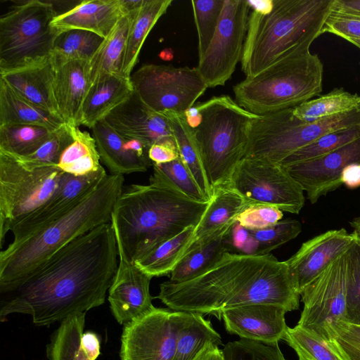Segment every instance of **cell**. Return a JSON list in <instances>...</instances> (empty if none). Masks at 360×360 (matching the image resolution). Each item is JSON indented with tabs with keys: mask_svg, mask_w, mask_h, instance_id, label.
I'll list each match as a JSON object with an SVG mask.
<instances>
[{
	"mask_svg": "<svg viewBox=\"0 0 360 360\" xmlns=\"http://www.w3.org/2000/svg\"><path fill=\"white\" fill-rule=\"evenodd\" d=\"M74 141L62 153L58 167L74 176H84L98 171L102 166L94 137L79 127H74Z\"/></svg>",
	"mask_w": 360,
	"mask_h": 360,
	"instance_id": "cell-34",
	"label": "cell"
},
{
	"mask_svg": "<svg viewBox=\"0 0 360 360\" xmlns=\"http://www.w3.org/2000/svg\"><path fill=\"white\" fill-rule=\"evenodd\" d=\"M148 157L152 163L160 165L172 162L179 158V155L176 143L168 141L151 146Z\"/></svg>",
	"mask_w": 360,
	"mask_h": 360,
	"instance_id": "cell-52",
	"label": "cell"
},
{
	"mask_svg": "<svg viewBox=\"0 0 360 360\" xmlns=\"http://www.w3.org/2000/svg\"><path fill=\"white\" fill-rule=\"evenodd\" d=\"M104 38L83 30H70L58 34L51 56L56 61L90 60Z\"/></svg>",
	"mask_w": 360,
	"mask_h": 360,
	"instance_id": "cell-39",
	"label": "cell"
},
{
	"mask_svg": "<svg viewBox=\"0 0 360 360\" xmlns=\"http://www.w3.org/2000/svg\"><path fill=\"white\" fill-rule=\"evenodd\" d=\"M282 306L258 303L242 305L221 313L226 330L240 338L259 341L269 345L283 340L288 326Z\"/></svg>",
	"mask_w": 360,
	"mask_h": 360,
	"instance_id": "cell-21",
	"label": "cell"
},
{
	"mask_svg": "<svg viewBox=\"0 0 360 360\" xmlns=\"http://www.w3.org/2000/svg\"><path fill=\"white\" fill-rule=\"evenodd\" d=\"M222 352L224 360H287L278 343L269 345L244 338L228 342Z\"/></svg>",
	"mask_w": 360,
	"mask_h": 360,
	"instance_id": "cell-46",
	"label": "cell"
},
{
	"mask_svg": "<svg viewBox=\"0 0 360 360\" xmlns=\"http://www.w3.org/2000/svg\"><path fill=\"white\" fill-rule=\"evenodd\" d=\"M201 120L195 128L196 141L210 185H228L245 157L249 135L257 115L229 96H214L197 104Z\"/></svg>",
	"mask_w": 360,
	"mask_h": 360,
	"instance_id": "cell-7",
	"label": "cell"
},
{
	"mask_svg": "<svg viewBox=\"0 0 360 360\" xmlns=\"http://www.w3.org/2000/svg\"><path fill=\"white\" fill-rule=\"evenodd\" d=\"M228 185L250 205H267L298 214L304 204L302 188L286 169L262 158H243Z\"/></svg>",
	"mask_w": 360,
	"mask_h": 360,
	"instance_id": "cell-12",
	"label": "cell"
},
{
	"mask_svg": "<svg viewBox=\"0 0 360 360\" xmlns=\"http://www.w3.org/2000/svg\"><path fill=\"white\" fill-rule=\"evenodd\" d=\"M101 160L111 174L122 175L146 172L153 165L148 157L141 156L124 137L102 120L91 129Z\"/></svg>",
	"mask_w": 360,
	"mask_h": 360,
	"instance_id": "cell-25",
	"label": "cell"
},
{
	"mask_svg": "<svg viewBox=\"0 0 360 360\" xmlns=\"http://www.w3.org/2000/svg\"><path fill=\"white\" fill-rule=\"evenodd\" d=\"M340 180L349 189L360 187V165L351 164L347 166L341 174Z\"/></svg>",
	"mask_w": 360,
	"mask_h": 360,
	"instance_id": "cell-54",
	"label": "cell"
},
{
	"mask_svg": "<svg viewBox=\"0 0 360 360\" xmlns=\"http://www.w3.org/2000/svg\"><path fill=\"white\" fill-rule=\"evenodd\" d=\"M323 75L317 54L292 55L236 84L233 88L235 101L257 115L292 108L320 95Z\"/></svg>",
	"mask_w": 360,
	"mask_h": 360,
	"instance_id": "cell-6",
	"label": "cell"
},
{
	"mask_svg": "<svg viewBox=\"0 0 360 360\" xmlns=\"http://www.w3.org/2000/svg\"><path fill=\"white\" fill-rule=\"evenodd\" d=\"M185 115L188 124L193 128H196L199 124L201 120V115L199 111L197 105H194L189 109H188L185 112Z\"/></svg>",
	"mask_w": 360,
	"mask_h": 360,
	"instance_id": "cell-57",
	"label": "cell"
},
{
	"mask_svg": "<svg viewBox=\"0 0 360 360\" xmlns=\"http://www.w3.org/2000/svg\"><path fill=\"white\" fill-rule=\"evenodd\" d=\"M330 11L360 16V0H333Z\"/></svg>",
	"mask_w": 360,
	"mask_h": 360,
	"instance_id": "cell-55",
	"label": "cell"
},
{
	"mask_svg": "<svg viewBox=\"0 0 360 360\" xmlns=\"http://www.w3.org/2000/svg\"><path fill=\"white\" fill-rule=\"evenodd\" d=\"M67 173L58 166H33L0 150V243L12 228L56 191Z\"/></svg>",
	"mask_w": 360,
	"mask_h": 360,
	"instance_id": "cell-9",
	"label": "cell"
},
{
	"mask_svg": "<svg viewBox=\"0 0 360 360\" xmlns=\"http://www.w3.org/2000/svg\"><path fill=\"white\" fill-rule=\"evenodd\" d=\"M209 202L193 200L153 174L148 185L123 188L110 223L125 254L134 262L186 228L196 226Z\"/></svg>",
	"mask_w": 360,
	"mask_h": 360,
	"instance_id": "cell-3",
	"label": "cell"
},
{
	"mask_svg": "<svg viewBox=\"0 0 360 360\" xmlns=\"http://www.w3.org/2000/svg\"><path fill=\"white\" fill-rule=\"evenodd\" d=\"M130 79L142 101L160 114L184 113L208 88L197 68L144 64Z\"/></svg>",
	"mask_w": 360,
	"mask_h": 360,
	"instance_id": "cell-11",
	"label": "cell"
},
{
	"mask_svg": "<svg viewBox=\"0 0 360 360\" xmlns=\"http://www.w3.org/2000/svg\"><path fill=\"white\" fill-rule=\"evenodd\" d=\"M74 127L76 126L62 124L53 131L46 142L34 153L23 158H16L33 166H58L62 153L74 141Z\"/></svg>",
	"mask_w": 360,
	"mask_h": 360,
	"instance_id": "cell-42",
	"label": "cell"
},
{
	"mask_svg": "<svg viewBox=\"0 0 360 360\" xmlns=\"http://www.w3.org/2000/svg\"><path fill=\"white\" fill-rule=\"evenodd\" d=\"M137 9L129 12L118 21L89 60L91 84L107 75L124 76L122 70L127 37L134 14Z\"/></svg>",
	"mask_w": 360,
	"mask_h": 360,
	"instance_id": "cell-28",
	"label": "cell"
},
{
	"mask_svg": "<svg viewBox=\"0 0 360 360\" xmlns=\"http://www.w3.org/2000/svg\"><path fill=\"white\" fill-rule=\"evenodd\" d=\"M162 115L169 121L180 158L210 201L212 189L203 167L195 129L188 124L185 113L168 111Z\"/></svg>",
	"mask_w": 360,
	"mask_h": 360,
	"instance_id": "cell-31",
	"label": "cell"
},
{
	"mask_svg": "<svg viewBox=\"0 0 360 360\" xmlns=\"http://www.w3.org/2000/svg\"><path fill=\"white\" fill-rule=\"evenodd\" d=\"M107 174L103 166L98 171L84 176L67 174L60 187L46 202L12 228L13 241L22 239L68 212Z\"/></svg>",
	"mask_w": 360,
	"mask_h": 360,
	"instance_id": "cell-18",
	"label": "cell"
},
{
	"mask_svg": "<svg viewBox=\"0 0 360 360\" xmlns=\"http://www.w3.org/2000/svg\"><path fill=\"white\" fill-rule=\"evenodd\" d=\"M347 250L309 283L300 294L304 307L297 325L326 341H328V327L345 319Z\"/></svg>",
	"mask_w": 360,
	"mask_h": 360,
	"instance_id": "cell-15",
	"label": "cell"
},
{
	"mask_svg": "<svg viewBox=\"0 0 360 360\" xmlns=\"http://www.w3.org/2000/svg\"><path fill=\"white\" fill-rule=\"evenodd\" d=\"M236 221L206 240L192 245L170 274L169 281L181 283L195 278L212 266L225 252H229L227 234Z\"/></svg>",
	"mask_w": 360,
	"mask_h": 360,
	"instance_id": "cell-29",
	"label": "cell"
},
{
	"mask_svg": "<svg viewBox=\"0 0 360 360\" xmlns=\"http://www.w3.org/2000/svg\"><path fill=\"white\" fill-rule=\"evenodd\" d=\"M122 175L107 174L78 204L57 219L0 252V292H12L59 250L79 236L111 221L124 188Z\"/></svg>",
	"mask_w": 360,
	"mask_h": 360,
	"instance_id": "cell-4",
	"label": "cell"
},
{
	"mask_svg": "<svg viewBox=\"0 0 360 360\" xmlns=\"http://www.w3.org/2000/svg\"><path fill=\"white\" fill-rule=\"evenodd\" d=\"M133 91L130 78L115 75H107L99 78L88 89L82 107L80 125L91 129Z\"/></svg>",
	"mask_w": 360,
	"mask_h": 360,
	"instance_id": "cell-26",
	"label": "cell"
},
{
	"mask_svg": "<svg viewBox=\"0 0 360 360\" xmlns=\"http://www.w3.org/2000/svg\"><path fill=\"white\" fill-rule=\"evenodd\" d=\"M224 0H193L191 1L198 39V58L209 46L219 24Z\"/></svg>",
	"mask_w": 360,
	"mask_h": 360,
	"instance_id": "cell-44",
	"label": "cell"
},
{
	"mask_svg": "<svg viewBox=\"0 0 360 360\" xmlns=\"http://www.w3.org/2000/svg\"><path fill=\"white\" fill-rule=\"evenodd\" d=\"M104 120L122 136L148 148L158 143L175 142L167 118L146 105L134 91Z\"/></svg>",
	"mask_w": 360,
	"mask_h": 360,
	"instance_id": "cell-19",
	"label": "cell"
},
{
	"mask_svg": "<svg viewBox=\"0 0 360 360\" xmlns=\"http://www.w3.org/2000/svg\"><path fill=\"white\" fill-rule=\"evenodd\" d=\"M82 352L91 360H96L100 354V340L93 332L84 333L81 340Z\"/></svg>",
	"mask_w": 360,
	"mask_h": 360,
	"instance_id": "cell-53",
	"label": "cell"
},
{
	"mask_svg": "<svg viewBox=\"0 0 360 360\" xmlns=\"http://www.w3.org/2000/svg\"><path fill=\"white\" fill-rule=\"evenodd\" d=\"M345 40L360 39V16L338 13H330L321 30Z\"/></svg>",
	"mask_w": 360,
	"mask_h": 360,
	"instance_id": "cell-50",
	"label": "cell"
},
{
	"mask_svg": "<svg viewBox=\"0 0 360 360\" xmlns=\"http://www.w3.org/2000/svg\"><path fill=\"white\" fill-rule=\"evenodd\" d=\"M250 10L248 0H224L215 33L196 67L208 88L224 86L240 61Z\"/></svg>",
	"mask_w": 360,
	"mask_h": 360,
	"instance_id": "cell-13",
	"label": "cell"
},
{
	"mask_svg": "<svg viewBox=\"0 0 360 360\" xmlns=\"http://www.w3.org/2000/svg\"><path fill=\"white\" fill-rule=\"evenodd\" d=\"M283 340L295 351L299 360H345L328 341L297 325L288 327Z\"/></svg>",
	"mask_w": 360,
	"mask_h": 360,
	"instance_id": "cell-40",
	"label": "cell"
},
{
	"mask_svg": "<svg viewBox=\"0 0 360 360\" xmlns=\"http://www.w3.org/2000/svg\"><path fill=\"white\" fill-rule=\"evenodd\" d=\"M347 41L360 49V39H349Z\"/></svg>",
	"mask_w": 360,
	"mask_h": 360,
	"instance_id": "cell-59",
	"label": "cell"
},
{
	"mask_svg": "<svg viewBox=\"0 0 360 360\" xmlns=\"http://www.w3.org/2000/svg\"><path fill=\"white\" fill-rule=\"evenodd\" d=\"M53 60L56 68L53 94L58 114L65 123L79 127L82 107L91 85L89 61Z\"/></svg>",
	"mask_w": 360,
	"mask_h": 360,
	"instance_id": "cell-23",
	"label": "cell"
},
{
	"mask_svg": "<svg viewBox=\"0 0 360 360\" xmlns=\"http://www.w3.org/2000/svg\"><path fill=\"white\" fill-rule=\"evenodd\" d=\"M283 211L276 207L255 204L242 211L236 221L243 227L252 230H261L271 226L283 218Z\"/></svg>",
	"mask_w": 360,
	"mask_h": 360,
	"instance_id": "cell-49",
	"label": "cell"
},
{
	"mask_svg": "<svg viewBox=\"0 0 360 360\" xmlns=\"http://www.w3.org/2000/svg\"><path fill=\"white\" fill-rule=\"evenodd\" d=\"M360 138V124L336 130L323 135L313 143L297 150L279 165L287 167L316 158Z\"/></svg>",
	"mask_w": 360,
	"mask_h": 360,
	"instance_id": "cell-41",
	"label": "cell"
},
{
	"mask_svg": "<svg viewBox=\"0 0 360 360\" xmlns=\"http://www.w3.org/2000/svg\"><path fill=\"white\" fill-rule=\"evenodd\" d=\"M210 343L221 345L220 335L202 314L192 313L179 332L173 360H194Z\"/></svg>",
	"mask_w": 360,
	"mask_h": 360,
	"instance_id": "cell-35",
	"label": "cell"
},
{
	"mask_svg": "<svg viewBox=\"0 0 360 360\" xmlns=\"http://www.w3.org/2000/svg\"><path fill=\"white\" fill-rule=\"evenodd\" d=\"M194 360H224L222 349L219 345L208 344Z\"/></svg>",
	"mask_w": 360,
	"mask_h": 360,
	"instance_id": "cell-56",
	"label": "cell"
},
{
	"mask_svg": "<svg viewBox=\"0 0 360 360\" xmlns=\"http://www.w3.org/2000/svg\"><path fill=\"white\" fill-rule=\"evenodd\" d=\"M346 314L345 321L360 326V239L347 250Z\"/></svg>",
	"mask_w": 360,
	"mask_h": 360,
	"instance_id": "cell-43",
	"label": "cell"
},
{
	"mask_svg": "<svg viewBox=\"0 0 360 360\" xmlns=\"http://www.w3.org/2000/svg\"><path fill=\"white\" fill-rule=\"evenodd\" d=\"M250 205L229 185L214 188L207 207L194 228L192 245L206 240L236 221V217Z\"/></svg>",
	"mask_w": 360,
	"mask_h": 360,
	"instance_id": "cell-27",
	"label": "cell"
},
{
	"mask_svg": "<svg viewBox=\"0 0 360 360\" xmlns=\"http://www.w3.org/2000/svg\"><path fill=\"white\" fill-rule=\"evenodd\" d=\"M229 252L242 255H257V242L252 231L240 226L236 221L227 234Z\"/></svg>",
	"mask_w": 360,
	"mask_h": 360,
	"instance_id": "cell-51",
	"label": "cell"
},
{
	"mask_svg": "<svg viewBox=\"0 0 360 360\" xmlns=\"http://www.w3.org/2000/svg\"><path fill=\"white\" fill-rule=\"evenodd\" d=\"M301 231L300 221L292 219L281 220L268 228L252 231L257 242V255L270 254L271 250L296 238Z\"/></svg>",
	"mask_w": 360,
	"mask_h": 360,
	"instance_id": "cell-47",
	"label": "cell"
},
{
	"mask_svg": "<svg viewBox=\"0 0 360 360\" xmlns=\"http://www.w3.org/2000/svg\"><path fill=\"white\" fill-rule=\"evenodd\" d=\"M85 314L71 316L60 322L46 347L49 360H91L81 350Z\"/></svg>",
	"mask_w": 360,
	"mask_h": 360,
	"instance_id": "cell-36",
	"label": "cell"
},
{
	"mask_svg": "<svg viewBox=\"0 0 360 360\" xmlns=\"http://www.w3.org/2000/svg\"><path fill=\"white\" fill-rule=\"evenodd\" d=\"M127 14L122 0H84L58 14L51 25L58 34L77 29L94 32L105 39Z\"/></svg>",
	"mask_w": 360,
	"mask_h": 360,
	"instance_id": "cell-24",
	"label": "cell"
},
{
	"mask_svg": "<svg viewBox=\"0 0 360 360\" xmlns=\"http://www.w3.org/2000/svg\"><path fill=\"white\" fill-rule=\"evenodd\" d=\"M356 236L345 229L330 230L302 243L286 260L290 273L300 294L302 289L352 245Z\"/></svg>",
	"mask_w": 360,
	"mask_h": 360,
	"instance_id": "cell-20",
	"label": "cell"
},
{
	"mask_svg": "<svg viewBox=\"0 0 360 360\" xmlns=\"http://www.w3.org/2000/svg\"><path fill=\"white\" fill-rule=\"evenodd\" d=\"M300 297L285 261L271 254L228 252L195 278L162 283L157 297L172 310L211 314L220 320L224 309L251 304L294 311Z\"/></svg>",
	"mask_w": 360,
	"mask_h": 360,
	"instance_id": "cell-2",
	"label": "cell"
},
{
	"mask_svg": "<svg viewBox=\"0 0 360 360\" xmlns=\"http://www.w3.org/2000/svg\"><path fill=\"white\" fill-rule=\"evenodd\" d=\"M53 131L32 124L0 126V150L17 158L27 156L39 148Z\"/></svg>",
	"mask_w": 360,
	"mask_h": 360,
	"instance_id": "cell-38",
	"label": "cell"
},
{
	"mask_svg": "<svg viewBox=\"0 0 360 360\" xmlns=\"http://www.w3.org/2000/svg\"><path fill=\"white\" fill-rule=\"evenodd\" d=\"M111 223L79 236L48 259L15 290L6 293L0 320L11 314L30 315L48 326L102 305L118 265Z\"/></svg>",
	"mask_w": 360,
	"mask_h": 360,
	"instance_id": "cell-1",
	"label": "cell"
},
{
	"mask_svg": "<svg viewBox=\"0 0 360 360\" xmlns=\"http://www.w3.org/2000/svg\"><path fill=\"white\" fill-rule=\"evenodd\" d=\"M58 14L49 1H20L0 18V70L26 65L49 56L58 34Z\"/></svg>",
	"mask_w": 360,
	"mask_h": 360,
	"instance_id": "cell-10",
	"label": "cell"
},
{
	"mask_svg": "<svg viewBox=\"0 0 360 360\" xmlns=\"http://www.w3.org/2000/svg\"><path fill=\"white\" fill-rule=\"evenodd\" d=\"M195 226L186 228L178 235L134 261V263L152 278L170 275L191 246Z\"/></svg>",
	"mask_w": 360,
	"mask_h": 360,
	"instance_id": "cell-33",
	"label": "cell"
},
{
	"mask_svg": "<svg viewBox=\"0 0 360 360\" xmlns=\"http://www.w3.org/2000/svg\"><path fill=\"white\" fill-rule=\"evenodd\" d=\"M251 12L240 59L246 77L309 51L321 34L333 0H248Z\"/></svg>",
	"mask_w": 360,
	"mask_h": 360,
	"instance_id": "cell-5",
	"label": "cell"
},
{
	"mask_svg": "<svg viewBox=\"0 0 360 360\" xmlns=\"http://www.w3.org/2000/svg\"><path fill=\"white\" fill-rule=\"evenodd\" d=\"M172 0H143L136 10L129 30L122 74L131 77L143 44L158 20L167 11Z\"/></svg>",
	"mask_w": 360,
	"mask_h": 360,
	"instance_id": "cell-32",
	"label": "cell"
},
{
	"mask_svg": "<svg viewBox=\"0 0 360 360\" xmlns=\"http://www.w3.org/2000/svg\"><path fill=\"white\" fill-rule=\"evenodd\" d=\"M359 103L360 95L336 88L293 108L292 113L300 121L311 122L347 112Z\"/></svg>",
	"mask_w": 360,
	"mask_h": 360,
	"instance_id": "cell-37",
	"label": "cell"
},
{
	"mask_svg": "<svg viewBox=\"0 0 360 360\" xmlns=\"http://www.w3.org/2000/svg\"><path fill=\"white\" fill-rule=\"evenodd\" d=\"M55 70L49 55L22 67L0 70V78L25 98L61 119L53 94Z\"/></svg>",
	"mask_w": 360,
	"mask_h": 360,
	"instance_id": "cell-22",
	"label": "cell"
},
{
	"mask_svg": "<svg viewBox=\"0 0 360 360\" xmlns=\"http://www.w3.org/2000/svg\"><path fill=\"white\" fill-rule=\"evenodd\" d=\"M292 108L258 115L250 129L245 157L279 164L326 134L360 124V103L347 112L311 122L298 120Z\"/></svg>",
	"mask_w": 360,
	"mask_h": 360,
	"instance_id": "cell-8",
	"label": "cell"
},
{
	"mask_svg": "<svg viewBox=\"0 0 360 360\" xmlns=\"http://www.w3.org/2000/svg\"><path fill=\"white\" fill-rule=\"evenodd\" d=\"M65 123L39 108L0 78V126L32 124L56 129Z\"/></svg>",
	"mask_w": 360,
	"mask_h": 360,
	"instance_id": "cell-30",
	"label": "cell"
},
{
	"mask_svg": "<svg viewBox=\"0 0 360 360\" xmlns=\"http://www.w3.org/2000/svg\"><path fill=\"white\" fill-rule=\"evenodd\" d=\"M349 224L353 228V233L356 237L360 239V216L354 218L349 222Z\"/></svg>",
	"mask_w": 360,
	"mask_h": 360,
	"instance_id": "cell-58",
	"label": "cell"
},
{
	"mask_svg": "<svg viewBox=\"0 0 360 360\" xmlns=\"http://www.w3.org/2000/svg\"><path fill=\"white\" fill-rule=\"evenodd\" d=\"M116 240L119 261L108 299L115 319L124 326L155 308L149 290L152 277L127 256L120 241Z\"/></svg>",
	"mask_w": 360,
	"mask_h": 360,
	"instance_id": "cell-16",
	"label": "cell"
},
{
	"mask_svg": "<svg viewBox=\"0 0 360 360\" xmlns=\"http://www.w3.org/2000/svg\"><path fill=\"white\" fill-rule=\"evenodd\" d=\"M328 342L345 360H360V326L344 321L327 329Z\"/></svg>",
	"mask_w": 360,
	"mask_h": 360,
	"instance_id": "cell-48",
	"label": "cell"
},
{
	"mask_svg": "<svg viewBox=\"0 0 360 360\" xmlns=\"http://www.w3.org/2000/svg\"><path fill=\"white\" fill-rule=\"evenodd\" d=\"M152 166L153 174L166 181L187 197L200 202L209 201L180 157L167 163H153Z\"/></svg>",
	"mask_w": 360,
	"mask_h": 360,
	"instance_id": "cell-45",
	"label": "cell"
},
{
	"mask_svg": "<svg viewBox=\"0 0 360 360\" xmlns=\"http://www.w3.org/2000/svg\"><path fill=\"white\" fill-rule=\"evenodd\" d=\"M192 312L155 307L124 325L121 360H173L179 330Z\"/></svg>",
	"mask_w": 360,
	"mask_h": 360,
	"instance_id": "cell-14",
	"label": "cell"
},
{
	"mask_svg": "<svg viewBox=\"0 0 360 360\" xmlns=\"http://www.w3.org/2000/svg\"><path fill=\"white\" fill-rule=\"evenodd\" d=\"M351 164L360 165V138L327 154L285 168L314 204L341 186V174Z\"/></svg>",
	"mask_w": 360,
	"mask_h": 360,
	"instance_id": "cell-17",
	"label": "cell"
}]
</instances>
